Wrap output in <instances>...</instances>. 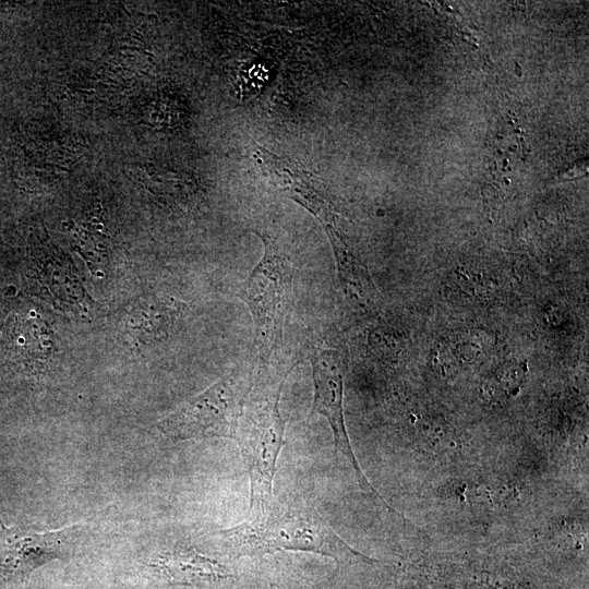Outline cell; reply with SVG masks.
I'll return each instance as SVG.
<instances>
[{"label": "cell", "instance_id": "1", "mask_svg": "<svg viewBox=\"0 0 589 589\" xmlns=\"http://www.w3.org/2000/svg\"><path fill=\"white\" fill-rule=\"evenodd\" d=\"M218 534L226 552L236 558L290 550L330 557L339 570L377 563L346 543L315 507L301 498L273 500L261 516H249Z\"/></svg>", "mask_w": 589, "mask_h": 589}, {"label": "cell", "instance_id": "2", "mask_svg": "<svg viewBox=\"0 0 589 589\" xmlns=\"http://www.w3.org/2000/svg\"><path fill=\"white\" fill-rule=\"evenodd\" d=\"M288 373L263 372L252 382L235 436L250 478V517L264 514L274 500L273 481L286 428L280 396Z\"/></svg>", "mask_w": 589, "mask_h": 589}, {"label": "cell", "instance_id": "3", "mask_svg": "<svg viewBox=\"0 0 589 589\" xmlns=\"http://www.w3.org/2000/svg\"><path fill=\"white\" fill-rule=\"evenodd\" d=\"M252 231L261 238L264 252L237 294L251 313L260 357L268 361L283 342L294 268L274 238L257 230Z\"/></svg>", "mask_w": 589, "mask_h": 589}, {"label": "cell", "instance_id": "4", "mask_svg": "<svg viewBox=\"0 0 589 589\" xmlns=\"http://www.w3.org/2000/svg\"><path fill=\"white\" fill-rule=\"evenodd\" d=\"M252 382L251 372L242 366L235 368L160 420L156 428L171 441L235 440Z\"/></svg>", "mask_w": 589, "mask_h": 589}, {"label": "cell", "instance_id": "5", "mask_svg": "<svg viewBox=\"0 0 589 589\" xmlns=\"http://www.w3.org/2000/svg\"><path fill=\"white\" fill-rule=\"evenodd\" d=\"M310 362L314 395L309 419L320 414L328 421L336 454L351 466L360 486L372 495L374 501L393 510L365 478L351 447L344 413L346 362L341 352L329 347L316 348L310 356Z\"/></svg>", "mask_w": 589, "mask_h": 589}, {"label": "cell", "instance_id": "6", "mask_svg": "<svg viewBox=\"0 0 589 589\" xmlns=\"http://www.w3.org/2000/svg\"><path fill=\"white\" fill-rule=\"evenodd\" d=\"M81 536L79 526L37 532L24 526L7 527L0 517V589L21 584L50 560L68 556Z\"/></svg>", "mask_w": 589, "mask_h": 589}, {"label": "cell", "instance_id": "7", "mask_svg": "<svg viewBox=\"0 0 589 589\" xmlns=\"http://www.w3.org/2000/svg\"><path fill=\"white\" fill-rule=\"evenodd\" d=\"M254 158L278 191L303 206L323 226L334 225V212L310 173L262 146L255 148Z\"/></svg>", "mask_w": 589, "mask_h": 589}, {"label": "cell", "instance_id": "8", "mask_svg": "<svg viewBox=\"0 0 589 589\" xmlns=\"http://www.w3.org/2000/svg\"><path fill=\"white\" fill-rule=\"evenodd\" d=\"M324 228L333 249L344 301L357 315H375L381 306V296L366 266L348 248L334 225Z\"/></svg>", "mask_w": 589, "mask_h": 589}, {"label": "cell", "instance_id": "9", "mask_svg": "<svg viewBox=\"0 0 589 589\" xmlns=\"http://www.w3.org/2000/svg\"><path fill=\"white\" fill-rule=\"evenodd\" d=\"M160 565L173 581L188 585L226 582L235 574L225 565L192 551H176L161 558Z\"/></svg>", "mask_w": 589, "mask_h": 589}, {"label": "cell", "instance_id": "10", "mask_svg": "<svg viewBox=\"0 0 589 589\" xmlns=\"http://www.w3.org/2000/svg\"><path fill=\"white\" fill-rule=\"evenodd\" d=\"M245 589H320V587L312 585L297 570L275 564L265 566L256 573Z\"/></svg>", "mask_w": 589, "mask_h": 589}]
</instances>
